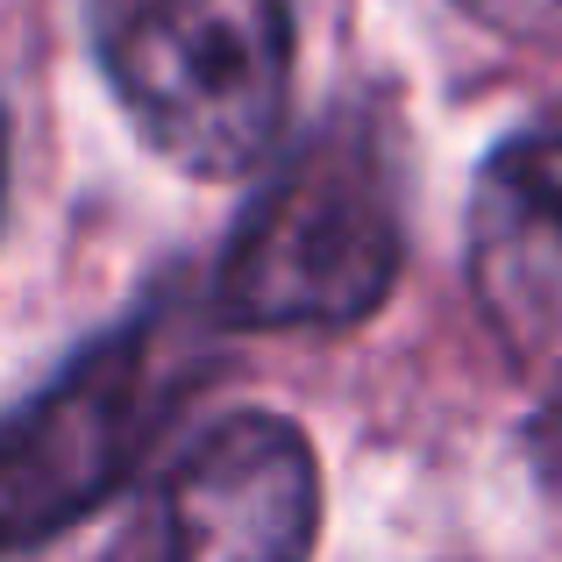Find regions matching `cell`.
<instances>
[{
	"label": "cell",
	"instance_id": "cell-8",
	"mask_svg": "<svg viewBox=\"0 0 562 562\" xmlns=\"http://www.w3.org/2000/svg\"><path fill=\"white\" fill-rule=\"evenodd\" d=\"M549 484L562 492V441H555V456H549Z\"/></svg>",
	"mask_w": 562,
	"mask_h": 562
},
{
	"label": "cell",
	"instance_id": "cell-6",
	"mask_svg": "<svg viewBox=\"0 0 562 562\" xmlns=\"http://www.w3.org/2000/svg\"><path fill=\"white\" fill-rule=\"evenodd\" d=\"M470 22L498 29L513 43H535V50H562V0H456Z\"/></svg>",
	"mask_w": 562,
	"mask_h": 562
},
{
	"label": "cell",
	"instance_id": "cell-4",
	"mask_svg": "<svg viewBox=\"0 0 562 562\" xmlns=\"http://www.w3.org/2000/svg\"><path fill=\"white\" fill-rule=\"evenodd\" d=\"M321 535V463L278 413H235L165 463L114 562H306Z\"/></svg>",
	"mask_w": 562,
	"mask_h": 562
},
{
	"label": "cell",
	"instance_id": "cell-7",
	"mask_svg": "<svg viewBox=\"0 0 562 562\" xmlns=\"http://www.w3.org/2000/svg\"><path fill=\"white\" fill-rule=\"evenodd\" d=\"M0 200H8V114H0Z\"/></svg>",
	"mask_w": 562,
	"mask_h": 562
},
{
	"label": "cell",
	"instance_id": "cell-2",
	"mask_svg": "<svg viewBox=\"0 0 562 562\" xmlns=\"http://www.w3.org/2000/svg\"><path fill=\"white\" fill-rule=\"evenodd\" d=\"M214 314L157 292L136 321L86 342L43 392L0 413V555L65 535L108 506L206 378Z\"/></svg>",
	"mask_w": 562,
	"mask_h": 562
},
{
	"label": "cell",
	"instance_id": "cell-1",
	"mask_svg": "<svg viewBox=\"0 0 562 562\" xmlns=\"http://www.w3.org/2000/svg\"><path fill=\"white\" fill-rule=\"evenodd\" d=\"M398 263H406V171L392 122L378 108H349L263 179L249 214L235 221L206 314L214 328L243 335L349 328L384 306Z\"/></svg>",
	"mask_w": 562,
	"mask_h": 562
},
{
	"label": "cell",
	"instance_id": "cell-5",
	"mask_svg": "<svg viewBox=\"0 0 562 562\" xmlns=\"http://www.w3.org/2000/svg\"><path fill=\"white\" fill-rule=\"evenodd\" d=\"M470 285L506 363L562 406V136H513L470 192Z\"/></svg>",
	"mask_w": 562,
	"mask_h": 562
},
{
	"label": "cell",
	"instance_id": "cell-3",
	"mask_svg": "<svg viewBox=\"0 0 562 562\" xmlns=\"http://www.w3.org/2000/svg\"><path fill=\"white\" fill-rule=\"evenodd\" d=\"M93 57L136 136L192 179L271 157L292 100L285 0H86Z\"/></svg>",
	"mask_w": 562,
	"mask_h": 562
}]
</instances>
